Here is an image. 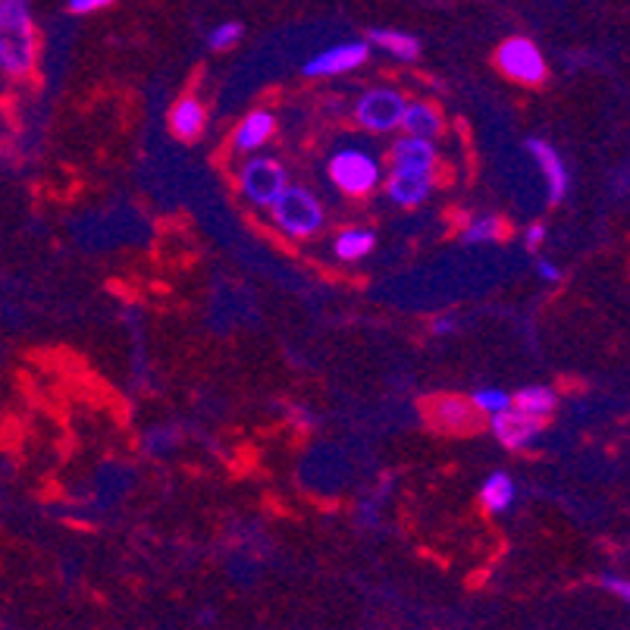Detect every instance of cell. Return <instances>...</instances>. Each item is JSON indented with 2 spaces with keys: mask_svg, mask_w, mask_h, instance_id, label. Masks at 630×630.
I'll use <instances>...</instances> for the list:
<instances>
[{
  "mask_svg": "<svg viewBox=\"0 0 630 630\" xmlns=\"http://www.w3.org/2000/svg\"><path fill=\"white\" fill-rule=\"evenodd\" d=\"M455 326H458L455 317H439V320L433 323V333H436V336H442V333H455Z\"/></svg>",
  "mask_w": 630,
  "mask_h": 630,
  "instance_id": "obj_27",
  "label": "cell"
},
{
  "mask_svg": "<svg viewBox=\"0 0 630 630\" xmlns=\"http://www.w3.org/2000/svg\"><path fill=\"white\" fill-rule=\"evenodd\" d=\"M402 129H405L408 135L430 138V142H433V138L442 132V116H439V110H436L433 104L417 101V104H408L405 120H402Z\"/></svg>",
  "mask_w": 630,
  "mask_h": 630,
  "instance_id": "obj_14",
  "label": "cell"
},
{
  "mask_svg": "<svg viewBox=\"0 0 630 630\" xmlns=\"http://www.w3.org/2000/svg\"><path fill=\"white\" fill-rule=\"evenodd\" d=\"M543 239H546V226L543 223H533L527 232H524V245H527V251H536L543 245Z\"/></svg>",
  "mask_w": 630,
  "mask_h": 630,
  "instance_id": "obj_25",
  "label": "cell"
},
{
  "mask_svg": "<svg viewBox=\"0 0 630 630\" xmlns=\"http://www.w3.org/2000/svg\"><path fill=\"white\" fill-rule=\"evenodd\" d=\"M373 245H377V236H373L370 229H345L336 239V258L339 261H361L373 251Z\"/></svg>",
  "mask_w": 630,
  "mask_h": 630,
  "instance_id": "obj_18",
  "label": "cell"
},
{
  "mask_svg": "<svg viewBox=\"0 0 630 630\" xmlns=\"http://www.w3.org/2000/svg\"><path fill=\"white\" fill-rule=\"evenodd\" d=\"M496 66L508 79H515L521 85H543L549 69L546 60L540 54V48L530 41V38H508L502 41V48L496 51Z\"/></svg>",
  "mask_w": 630,
  "mask_h": 630,
  "instance_id": "obj_3",
  "label": "cell"
},
{
  "mask_svg": "<svg viewBox=\"0 0 630 630\" xmlns=\"http://www.w3.org/2000/svg\"><path fill=\"white\" fill-rule=\"evenodd\" d=\"M389 195L395 204L402 207H417L420 201H427L433 192V173L427 170H405V167H392L389 173Z\"/></svg>",
  "mask_w": 630,
  "mask_h": 630,
  "instance_id": "obj_9",
  "label": "cell"
},
{
  "mask_svg": "<svg viewBox=\"0 0 630 630\" xmlns=\"http://www.w3.org/2000/svg\"><path fill=\"white\" fill-rule=\"evenodd\" d=\"M602 587L609 593H615V596H621L630 605V580H624V577H602Z\"/></svg>",
  "mask_w": 630,
  "mask_h": 630,
  "instance_id": "obj_24",
  "label": "cell"
},
{
  "mask_svg": "<svg viewBox=\"0 0 630 630\" xmlns=\"http://www.w3.org/2000/svg\"><path fill=\"white\" fill-rule=\"evenodd\" d=\"M527 151L533 154V160L540 163V170L546 176V185H549V201L558 204L565 195H568V170H565V163L562 157H558V151L543 142V138H530L527 142Z\"/></svg>",
  "mask_w": 630,
  "mask_h": 630,
  "instance_id": "obj_10",
  "label": "cell"
},
{
  "mask_svg": "<svg viewBox=\"0 0 630 630\" xmlns=\"http://www.w3.org/2000/svg\"><path fill=\"white\" fill-rule=\"evenodd\" d=\"M0 63L10 76L29 73L35 63V29L26 0H0Z\"/></svg>",
  "mask_w": 630,
  "mask_h": 630,
  "instance_id": "obj_1",
  "label": "cell"
},
{
  "mask_svg": "<svg viewBox=\"0 0 630 630\" xmlns=\"http://www.w3.org/2000/svg\"><path fill=\"white\" fill-rule=\"evenodd\" d=\"M239 35H242L239 22H223V26H217L214 32H210V48H214V51H226V48H232V44L239 41Z\"/></svg>",
  "mask_w": 630,
  "mask_h": 630,
  "instance_id": "obj_22",
  "label": "cell"
},
{
  "mask_svg": "<svg viewBox=\"0 0 630 630\" xmlns=\"http://www.w3.org/2000/svg\"><path fill=\"white\" fill-rule=\"evenodd\" d=\"M515 408H521L530 417L549 420V414L555 411V392L549 386H527L515 395Z\"/></svg>",
  "mask_w": 630,
  "mask_h": 630,
  "instance_id": "obj_19",
  "label": "cell"
},
{
  "mask_svg": "<svg viewBox=\"0 0 630 630\" xmlns=\"http://www.w3.org/2000/svg\"><path fill=\"white\" fill-rule=\"evenodd\" d=\"M474 405H477V411H483V414H499V411H508L511 405H515V399H511L508 392H502V389H493V386H483V389H477L474 392Z\"/></svg>",
  "mask_w": 630,
  "mask_h": 630,
  "instance_id": "obj_21",
  "label": "cell"
},
{
  "mask_svg": "<svg viewBox=\"0 0 630 630\" xmlns=\"http://www.w3.org/2000/svg\"><path fill=\"white\" fill-rule=\"evenodd\" d=\"M540 276L549 279V283H562V270H558L555 264H549V261L540 264Z\"/></svg>",
  "mask_w": 630,
  "mask_h": 630,
  "instance_id": "obj_26",
  "label": "cell"
},
{
  "mask_svg": "<svg viewBox=\"0 0 630 630\" xmlns=\"http://www.w3.org/2000/svg\"><path fill=\"white\" fill-rule=\"evenodd\" d=\"M474 408H477L474 399L464 402V399L449 395V399H439L433 405V420L446 430H468V427H474Z\"/></svg>",
  "mask_w": 630,
  "mask_h": 630,
  "instance_id": "obj_15",
  "label": "cell"
},
{
  "mask_svg": "<svg viewBox=\"0 0 630 630\" xmlns=\"http://www.w3.org/2000/svg\"><path fill=\"white\" fill-rule=\"evenodd\" d=\"M330 176L348 195H367L380 182V163L361 148H345L330 160Z\"/></svg>",
  "mask_w": 630,
  "mask_h": 630,
  "instance_id": "obj_4",
  "label": "cell"
},
{
  "mask_svg": "<svg viewBox=\"0 0 630 630\" xmlns=\"http://www.w3.org/2000/svg\"><path fill=\"white\" fill-rule=\"evenodd\" d=\"M276 129V120H273V113L267 110H254L251 116H245V123H239L236 129V148L239 151H254V148H261L267 138L273 135Z\"/></svg>",
  "mask_w": 630,
  "mask_h": 630,
  "instance_id": "obj_13",
  "label": "cell"
},
{
  "mask_svg": "<svg viewBox=\"0 0 630 630\" xmlns=\"http://www.w3.org/2000/svg\"><path fill=\"white\" fill-rule=\"evenodd\" d=\"M392 167H405V170H427V173H433V167H436V151H433V142H430V138H417V135L402 138V142L395 145V151H392Z\"/></svg>",
  "mask_w": 630,
  "mask_h": 630,
  "instance_id": "obj_11",
  "label": "cell"
},
{
  "mask_svg": "<svg viewBox=\"0 0 630 630\" xmlns=\"http://www.w3.org/2000/svg\"><path fill=\"white\" fill-rule=\"evenodd\" d=\"M370 41L377 44V48H383L386 54L405 60V63L417 60V54H420V41H417V38H411L408 32H395V29H373V32H370Z\"/></svg>",
  "mask_w": 630,
  "mask_h": 630,
  "instance_id": "obj_17",
  "label": "cell"
},
{
  "mask_svg": "<svg viewBox=\"0 0 630 630\" xmlns=\"http://www.w3.org/2000/svg\"><path fill=\"white\" fill-rule=\"evenodd\" d=\"M502 236V220L496 217H477L464 229V242L468 245H483V242H496Z\"/></svg>",
  "mask_w": 630,
  "mask_h": 630,
  "instance_id": "obj_20",
  "label": "cell"
},
{
  "mask_svg": "<svg viewBox=\"0 0 630 630\" xmlns=\"http://www.w3.org/2000/svg\"><path fill=\"white\" fill-rule=\"evenodd\" d=\"M367 44L364 41H348V44H336V48L323 51L317 57H311L305 63V76L317 79V76H342L348 69H358L367 60Z\"/></svg>",
  "mask_w": 630,
  "mask_h": 630,
  "instance_id": "obj_8",
  "label": "cell"
},
{
  "mask_svg": "<svg viewBox=\"0 0 630 630\" xmlns=\"http://www.w3.org/2000/svg\"><path fill=\"white\" fill-rule=\"evenodd\" d=\"M273 220L286 236L308 239L323 226V210H320V201L308 189L289 185V189L279 195V201L273 204Z\"/></svg>",
  "mask_w": 630,
  "mask_h": 630,
  "instance_id": "obj_2",
  "label": "cell"
},
{
  "mask_svg": "<svg viewBox=\"0 0 630 630\" xmlns=\"http://www.w3.org/2000/svg\"><path fill=\"white\" fill-rule=\"evenodd\" d=\"M480 499L489 515H502V511H508L511 502H515V483H511L508 474L496 471L493 477H486V483L480 489Z\"/></svg>",
  "mask_w": 630,
  "mask_h": 630,
  "instance_id": "obj_16",
  "label": "cell"
},
{
  "mask_svg": "<svg viewBox=\"0 0 630 630\" xmlns=\"http://www.w3.org/2000/svg\"><path fill=\"white\" fill-rule=\"evenodd\" d=\"M242 195L251 201V204H261V207H273L279 201V195H283L289 189L286 182V170L279 167L276 160L270 157H258V160H248L245 170H242Z\"/></svg>",
  "mask_w": 630,
  "mask_h": 630,
  "instance_id": "obj_6",
  "label": "cell"
},
{
  "mask_svg": "<svg viewBox=\"0 0 630 630\" xmlns=\"http://www.w3.org/2000/svg\"><path fill=\"white\" fill-rule=\"evenodd\" d=\"M170 129L179 142H195L204 132V107L195 98H182L170 113Z\"/></svg>",
  "mask_w": 630,
  "mask_h": 630,
  "instance_id": "obj_12",
  "label": "cell"
},
{
  "mask_svg": "<svg viewBox=\"0 0 630 630\" xmlns=\"http://www.w3.org/2000/svg\"><path fill=\"white\" fill-rule=\"evenodd\" d=\"M408 101L392 88H373L358 101L355 116L358 123L370 132H392L395 126H402L405 120Z\"/></svg>",
  "mask_w": 630,
  "mask_h": 630,
  "instance_id": "obj_5",
  "label": "cell"
},
{
  "mask_svg": "<svg viewBox=\"0 0 630 630\" xmlns=\"http://www.w3.org/2000/svg\"><path fill=\"white\" fill-rule=\"evenodd\" d=\"M543 427H546V420L530 417V414H524L515 405H511L508 411L493 414V433H496V439L502 442L505 449H524V446H530V442L540 436Z\"/></svg>",
  "mask_w": 630,
  "mask_h": 630,
  "instance_id": "obj_7",
  "label": "cell"
},
{
  "mask_svg": "<svg viewBox=\"0 0 630 630\" xmlns=\"http://www.w3.org/2000/svg\"><path fill=\"white\" fill-rule=\"evenodd\" d=\"M113 0H69V13H98L104 7H110Z\"/></svg>",
  "mask_w": 630,
  "mask_h": 630,
  "instance_id": "obj_23",
  "label": "cell"
}]
</instances>
